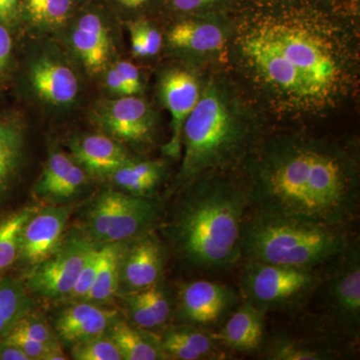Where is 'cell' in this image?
Segmentation results:
<instances>
[{"label":"cell","mask_w":360,"mask_h":360,"mask_svg":"<svg viewBox=\"0 0 360 360\" xmlns=\"http://www.w3.org/2000/svg\"><path fill=\"white\" fill-rule=\"evenodd\" d=\"M255 212L340 227L359 206L352 168L335 151L286 146L265 156L245 191Z\"/></svg>","instance_id":"1"},{"label":"cell","mask_w":360,"mask_h":360,"mask_svg":"<svg viewBox=\"0 0 360 360\" xmlns=\"http://www.w3.org/2000/svg\"><path fill=\"white\" fill-rule=\"evenodd\" d=\"M175 215V245L189 264L202 269L231 266L243 257L245 191L220 181L191 182Z\"/></svg>","instance_id":"2"},{"label":"cell","mask_w":360,"mask_h":360,"mask_svg":"<svg viewBox=\"0 0 360 360\" xmlns=\"http://www.w3.org/2000/svg\"><path fill=\"white\" fill-rule=\"evenodd\" d=\"M338 229L257 212L243 225L241 253L250 262L314 269L347 250Z\"/></svg>","instance_id":"3"},{"label":"cell","mask_w":360,"mask_h":360,"mask_svg":"<svg viewBox=\"0 0 360 360\" xmlns=\"http://www.w3.org/2000/svg\"><path fill=\"white\" fill-rule=\"evenodd\" d=\"M240 129L213 87L206 90L184 122V160L179 180L189 184L208 170L231 160L240 146Z\"/></svg>","instance_id":"4"},{"label":"cell","mask_w":360,"mask_h":360,"mask_svg":"<svg viewBox=\"0 0 360 360\" xmlns=\"http://www.w3.org/2000/svg\"><path fill=\"white\" fill-rule=\"evenodd\" d=\"M153 201L134 194L106 191L92 205L87 221L89 238L101 243H120L148 232L156 220Z\"/></svg>","instance_id":"5"},{"label":"cell","mask_w":360,"mask_h":360,"mask_svg":"<svg viewBox=\"0 0 360 360\" xmlns=\"http://www.w3.org/2000/svg\"><path fill=\"white\" fill-rule=\"evenodd\" d=\"M319 283L314 269H296L250 262L241 278L248 302L264 310L288 307L300 302Z\"/></svg>","instance_id":"6"},{"label":"cell","mask_w":360,"mask_h":360,"mask_svg":"<svg viewBox=\"0 0 360 360\" xmlns=\"http://www.w3.org/2000/svg\"><path fill=\"white\" fill-rule=\"evenodd\" d=\"M267 37L297 68L314 96L331 84L338 65L323 45L300 27L276 25L264 30Z\"/></svg>","instance_id":"7"},{"label":"cell","mask_w":360,"mask_h":360,"mask_svg":"<svg viewBox=\"0 0 360 360\" xmlns=\"http://www.w3.org/2000/svg\"><path fill=\"white\" fill-rule=\"evenodd\" d=\"M96 248L87 238H71L37 265L30 278L33 290L47 298L70 296L85 260Z\"/></svg>","instance_id":"8"},{"label":"cell","mask_w":360,"mask_h":360,"mask_svg":"<svg viewBox=\"0 0 360 360\" xmlns=\"http://www.w3.org/2000/svg\"><path fill=\"white\" fill-rule=\"evenodd\" d=\"M245 51L260 75L276 89L293 96H314L297 68L262 33L246 42Z\"/></svg>","instance_id":"9"},{"label":"cell","mask_w":360,"mask_h":360,"mask_svg":"<svg viewBox=\"0 0 360 360\" xmlns=\"http://www.w3.org/2000/svg\"><path fill=\"white\" fill-rule=\"evenodd\" d=\"M70 207H47L35 212L26 222L21 234L20 257L26 264H41L61 245Z\"/></svg>","instance_id":"10"},{"label":"cell","mask_w":360,"mask_h":360,"mask_svg":"<svg viewBox=\"0 0 360 360\" xmlns=\"http://www.w3.org/2000/svg\"><path fill=\"white\" fill-rule=\"evenodd\" d=\"M94 116L104 130L122 141H144L153 127L148 104L134 96L104 101L96 108Z\"/></svg>","instance_id":"11"},{"label":"cell","mask_w":360,"mask_h":360,"mask_svg":"<svg viewBox=\"0 0 360 360\" xmlns=\"http://www.w3.org/2000/svg\"><path fill=\"white\" fill-rule=\"evenodd\" d=\"M161 96L172 115V139L165 153L177 158L181 148L184 122L200 101V87L195 77L184 70H172L165 75L160 85Z\"/></svg>","instance_id":"12"},{"label":"cell","mask_w":360,"mask_h":360,"mask_svg":"<svg viewBox=\"0 0 360 360\" xmlns=\"http://www.w3.org/2000/svg\"><path fill=\"white\" fill-rule=\"evenodd\" d=\"M162 251L153 234L139 236L123 251L120 267V286L129 292L146 290L158 283L162 272Z\"/></svg>","instance_id":"13"},{"label":"cell","mask_w":360,"mask_h":360,"mask_svg":"<svg viewBox=\"0 0 360 360\" xmlns=\"http://www.w3.org/2000/svg\"><path fill=\"white\" fill-rule=\"evenodd\" d=\"M70 149L78 165L96 176H111L129 160L127 151L117 141L103 134L75 139Z\"/></svg>","instance_id":"14"},{"label":"cell","mask_w":360,"mask_h":360,"mask_svg":"<svg viewBox=\"0 0 360 360\" xmlns=\"http://www.w3.org/2000/svg\"><path fill=\"white\" fill-rule=\"evenodd\" d=\"M30 82L37 96L54 105H68L77 98V75L60 61L39 59L30 70Z\"/></svg>","instance_id":"15"},{"label":"cell","mask_w":360,"mask_h":360,"mask_svg":"<svg viewBox=\"0 0 360 360\" xmlns=\"http://www.w3.org/2000/svg\"><path fill=\"white\" fill-rule=\"evenodd\" d=\"M115 315V312L101 309L92 302L77 303L60 312L56 328L63 340L75 345L103 335Z\"/></svg>","instance_id":"16"},{"label":"cell","mask_w":360,"mask_h":360,"mask_svg":"<svg viewBox=\"0 0 360 360\" xmlns=\"http://www.w3.org/2000/svg\"><path fill=\"white\" fill-rule=\"evenodd\" d=\"M330 300L336 314L348 328L359 326L360 265L359 248L349 251L330 285Z\"/></svg>","instance_id":"17"},{"label":"cell","mask_w":360,"mask_h":360,"mask_svg":"<svg viewBox=\"0 0 360 360\" xmlns=\"http://www.w3.org/2000/svg\"><path fill=\"white\" fill-rule=\"evenodd\" d=\"M71 42L89 72L104 70L110 59V39L99 16L94 13L82 16L71 33Z\"/></svg>","instance_id":"18"},{"label":"cell","mask_w":360,"mask_h":360,"mask_svg":"<svg viewBox=\"0 0 360 360\" xmlns=\"http://www.w3.org/2000/svg\"><path fill=\"white\" fill-rule=\"evenodd\" d=\"M86 181L84 168L63 153L49 156L37 187L40 198L65 200L72 198Z\"/></svg>","instance_id":"19"},{"label":"cell","mask_w":360,"mask_h":360,"mask_svg":"<svg viewBox=\"0 0 360 360\" xmlns=\"http://www.w3.org/2000/svg\"><path fill=\"white\" fill-rule=\"evenodd\" d=\"M231 291L207 281L188 283L181 292L182 311L189 321L206 324L221 316L231 302Z\"/></svg>","instance_id":"20"},{"label":"cell","mask_w":360,"mask_h":360,"mask_svg":"<svg viewBox=\"0 0 360 360\" xmlns=\"http://www.w3.org/2000/svg\"><path fill=\"white\" fill-rule=\"evenodd\" d=\"M264 310L248 302L236 312L220 333L212 335L239 352H252L264 338Z\"/></svg>","instance_id":"21"},{"label":"cell","mask_w":360,"mask_h":360,"mask_svg":"<svg viewBox=\"0 0 360 360\" xmlns=\"http://www.w3.org/2000/svg\"><path fill=\"white\" fill-rule=\"evenodd\" d=\"M167 37L172 46L198 52L217 51L224 44V32L217 25L194 21L177 23Z\"/></svg>","instance_id":"22"},{"label":"cell","mask_w":360,"mask_h":360,"mask_svg":"<svg viewBox=\"0 0 360 360\" xmlns=\"http://www.w3.org/2000/svg\"><path fill=\"white\" fill-rule=\"evenodd\" d=\"M101 259L96 281L84 300L87 302H106L120 288V267L123 251L120 243H108L101 248Z\"/></svg>","instance_id":"23"},{"label":"cell","mask_w":360,"mask_h":360,"mask_svg":"<svg viewBox=\"0 0 360 360\" xmlns=\"http://www.w3.org/2000/svg\"><path fill=\"white\" fill-rule=\"evenodd\" d=\"M162 174V163L158 161L129 160L111 175L118 186L134 195H143L153 191Z\"/></svg>","instance_id":"24"},{"label":"cell","mask_w":360,"mask_h":360,"mask_svg":"<svg viewBox=\"0 0 360 360\" xmlns=\"http://www.w3.org/2000/svg\"><path fill=\"white\" fill-rule=\"evenodd\" d=\"M111 340L124 360H156L163 359L162 349L153 340L123 321L113 323Z\"/></svg>","instance_id":"25"},{"label":"cell","mask_w":360,"mask_h":360,"mask_svg":"<svg viewBox=\"0 0 360 360\" xmlns=\"http://www.w3.org/2000/svg\"><path fill=\"white\" fill-rule=\"evenodd\" d=\"M22 141L18 124L0 120V196L8 188L20 165Z\"/></svg>","instance_id":"26"},{"label":"cell","mask_w":360,"mask_h":360,"mask_svg":"<svg viewBox=\"0 0 360 360\" xmlns=\"http://www.w3.org/2000/svg\"><path fill=\"white\" fill-rule=\"evenodd\" d=\"M30 302L20 284L11 279L0 281V340L28 315Z\"/></svg>","instance_id":"27"},{"label":"cell","mask_w":360,"mask_h":360,"mask_svg":"<svg viewBox=\"0 0 360 360\" xmlns=\"http://www.w3.org/2000/svg\"><path fill=\"white\" fill-rule=\"evenodd\" d=\"M37 207L22 208L0 224V272L11 267L20 257L21 234L26 222Z\"/></svg>","instance_id":"28"},{"label":"cell","mask_w":360,"mask_h":360,"mask_svg":"<svg viewBox=\"0 0 360 360\" xmlns=\"http://www.w3.org/2000/svg\"><path fill=\"white\" fill-rule=\"evenodd\" d=\"M71 0H27L26 8L33 22L53 26L65 22Z\"/></svg>","instance_id":"29"},{"label":"cell","mask_w":360,"mask_h":360,"mask_svg":"<svg viewBox=\"0 0 360 360\" xmlns=\"http://www.w3.org/2000/svg\"><path fill=\"white\" fill-rule=\"evenodd\" d=\"M73 359L77 360H122L120 350L110 338L97 336L89 340L75 343Z\"/></svg>","instance_id":"30"},{"label":"cell","mask_w":360,"mask_h":360,"mask_svg":"<svg viewBox=\"0 0 360 360\" xmlns=\"http://www.w3.org/2000/svg\"><path fill=\"white\" fill-rule=\"evenodd\" d=\"M101 248H94L89 253L84 266L78 274L77 281H75V286L70 295L71 298L84 300L96 281L97 271L101 265Z\"/></svg>","instance_id":"31"},{"label":"cell","mask_w":360,"mask_h":360,"mask_svg":"<svg viewBox=\"0 0 360 360\" xmlns=\"http://www.w3.org/2000/svg\"><path fill=\"white\" fill-rule=\"evenodd\" d=\"M167 335L186 345L187 347L200 354L202 359L213 356L217 352V348L213 345L212 336L205 335L195 329H177L169 331Z\"/></svg>","instance_id":"32"},{"label":"cell","mask_w":360,"mask_h":360,"mask_svg":"<svg viewBox=\"0 0 360 360\" xmlns=\"http://www.w3.org/2000/svg\"><path fill=\"white\" fill-rule=\"evenodd\" d=\"M11 333H18L25 335L26 338H32L35 341L47 345L49 347H59L56 336L51 333L49 326L40 319L30 317L26 315L15 326Z\"/></svg>","instance_id":"33"},{"label":"cell","mask_w":360,"mask_h":360,"mask_svg":"<svg viewBox=\"0 0 360 360\" xmlns=\"http://www.w3.org/2000/svg\"><path fill=\"white\" fill-rule=\"evenodd\" d=\"M270 359L277 360H319L326 359V354L317 349L302 347L293 342H283L272 348Z\"/></svg>","instance_id":"34"},{"label":"cell","mask_w":360,"mask_h":360,"mask_svg":"<svg viewBox=\"0 0 360 360\" xmlns=\"http://www.w3.org/2000/svg\"><path fill=\"white\" fill-rule=\"evenodd\" d=\"M127 302L130 315L137 326L146 329L158 326L141 290L129 292L127 296Z\"/></svg>","instance_id":"35"},{"label":"cell","mask_w":360,"mask_h":360,"mask_svg":"<svg viewBox=\"0 0 360 360\" xmlns=\"http://www.w3.org/2000/svg\"><path fill=\"white\" fill-rule=\"evenodd\" d=\"M141 291L151 314L155 317L158 326L165 323L169 317L170 307L163 291L158 288L156 284Z\"/></svg>","instance_id":"36"},{"label":"cell","mask_w":360,"mask_h":360,"mask_svg":"<svg viewBox=\"0 0 360 360\" xmlns=\"http://www.w3.org/2000/svg\"><path fill=\"white\" fill-rule=\"evenodd\" d=\"M2 340L20 347L30 357V360H46L49 352H51L52 348H54L47 347V345H42L39 341L33 340L32 338L14 333H9L8 335Z\"/></svg>","instance_id":"37"},{"label":"cell","mask_w":360,"mask_h":360,"mask_svg":"<svg viewBox=\"0 0 360 360\" xmlns=\"http://www.w3.org/2000/svg\"><path fill=\"white\" fill-rule=\"evenodd\" d=\"M129 27L134 30L141 37L148 56H155L160 51L162 39H161L160 33L155 28L151 27V26L144 22L134 23Z\"/></svg>","instance_id":"38"},{"label":"cell","mask_w":360,"mask_h":360,"mask_svg":"<svg viewBox=\"0 0 360 360\" xmlns=\"http://www.w3.org/2000/svg\"><path fill=\"white\" fill-rule=\"evenodd\" d=\"M161 349L165 354L180 360H198L202 359L200 354H196L191 348L187 347L186 345L180 341L174 340L169 335H167L163 338L161 343Z\"/></svg>","instance_id":"39"},{"label":"cell","mask_w":360,"mask_h":360,"mask_svg":"<svg viewBox=\"0 0 360 360\" xmlns=\"http://www.w3.org/2000/svg\"><path fill=\"white\" fill-rule=\"evenodd\" d=\"M113 68L120 73L125 84L129 87L132 96L139 94L141 90V75L139 71L132 63L127 61H120Z\"/></svg>","instance_id":"40"},{"label":"cell","mask_w":360,"mask_h":360,"mask_svg":"<svg viewBox=\"0 0 360 360\" xmlns=\"http://www.w3.org/2000/svg\"><path fill=\"white\" fill-rule=\"evenodd\" d=\"M105 82L108 89L115 94L124 96H132L129 87L127 86L124 79L115 68H110L108 72L106 73Z\"/></svg>","instance_id":"41"},{"label":"cell","mask_w":360,"mask_h":360,"mask_svg":"<svg viewBox=\"0 0 360 360\" xmlns=\"http://www.w3.org/2000/svg\"><path fill=\"white\" fill-rule=\"evenodd\" d=\"M13 49V40L8 30L0 25V70L6 65Z\"/></svg>","instance_id":"42"},{"label":"cell","mask_w":360,"mask_h":360,"mask_svg":"<svg viewBox=\"0 0 360 360\" xmlns=\"http://www.w3.org/2000/svg\"><path fill=\"white\" fill-rule=\"evenodd\" d=\"M0 360H30V359L20 347L1 340L0 341Z\"/></svg>","instance_id":"43"},{"label":"cell","mask_w":360,"mask_h":360,"mask_svg":"<svg viewBox=\"0 0 360 360\" xmlns=\"http://www.w3.org/2000/svg\"><path fill=\"white\" fill-rule=\"evenodd\" d=\"M213 1L215 0H174V4L179 11H191L212 4Z\"/></svg>","instance_id":"44"},{"label":"cell","mask_w":360,"mask_h":360,"mask_svg":"<svg viewBox=\"0 0 360 360\" xmlns=\"http://www.w3.org/2000/svg\"><path fill=\"white\" fill-rule=\"evenodd\" d=\"M130 34H131V46L132 51L136 56H141V58H144V56H148L146 54V46H144L143 41H142L141 37H139V33L135 32L134 30L130 28Z\"/></svg>","instance_id":"45"},{"label":"cell","mask_w":360,"mask_h":360,"mask_svg":"<svg viewBox=\"0 0 360 360\" xmlns=\"http://www.w3.org/2000/svg\"><path fill=\"white\" fill-rule=\"evenodd\" d=\"M18 0H0V20H7L11 18Z\"/></svg>","instance_id":"46"},{"label":"cell","mask_w":360,"mask_h":360,"mask_svg":"<svg viewBox=\"0 0 360 360\" xmlns=\"http://www.w3.org/2000/svg\"><path fill=\"white\" fill-rule=\"evenodd\" d=\"M120 4H122L123 6H127V7H132V8H134V7H139L142 6V4H146V2H148V0H120Z\"/></svg>","instance_id":"47"}]
</instances>
